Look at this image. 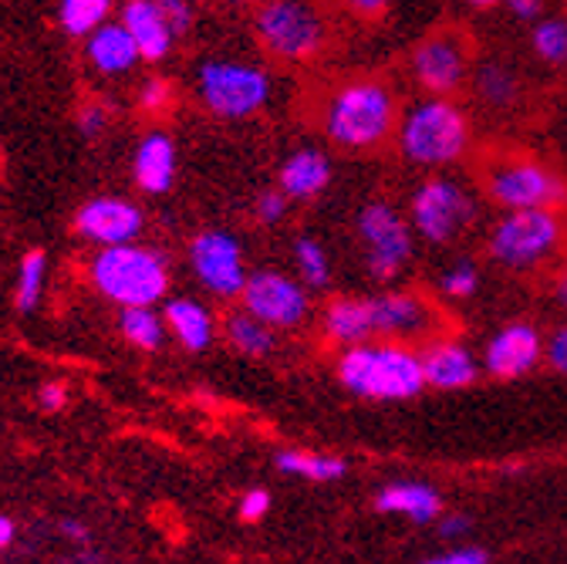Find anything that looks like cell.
I'll return each mask as SVG.
<instances>
[{
	"label": "cell",
	"mask_w": 567,
	"mask_h": 564,
	"mask_svg": "<svg viewBox=\"0 0 567 564\" xmlns=\"http://www.w3.org/2000/svg\"><path fill=\"white\" fill-rule=\"evenodd\" d=\"M338 379L351 396L382 402L412 399L425 389L422 356L399 338H369L359 345H348L344 356L338 359Z\"/></svg>",
	"instance_id": "6da1fadb"
},
{
	"label": "cell",
	"mask_w": 567,
	"mask_h": 564,
	"mask_svg": "<svg viewBox=\"0 0 567 564\" xmlns=\"http://www.w3.org/2000/svg\"><path fill=\"white\" fill-rule=\"evenodd\" d=\"M92 285L102 298L135 308V305H156L169 291V267L166 260L135 244H112L102 247L92 260Z\"/></svg>",
	"instance_id": "7a4b0ae2"
},
{
	"label": "cell",
	"mask_w": 567,
	"mask_h": 564,
	"mask_svg": "<svg viewBox=\"0 0 567 564\" xmlns=\"http://www.w3.org/2000/svg\"><path fill=\"white\" fill-rule=\"evenodd\" d=\"M395 125V95L382 82H351L324 105V132L341 150H372Z\"/></svg>",
	"instance_id": "3957f363"
},
{
	"label": "cell",
	"mask_w": 567,
	"mask_h": 564,
	"mask_svg": "<svg viewBox=\"0 0 567 564\" xmlns=\"http://www.w3.org/2000/svg\"><path fill=\"white\" fill-rule=\"evenodd\" d=\"M470 122L460 105L433 95L415 102L399 122V150L409 163L419 166H450L466 153Z\"/></svg>",
	"instance_id": "277c9868"
},
{
	"label": "cell",
	"mask_w": 567,
	"mask_h": 564,
	"mask_svg": "<svg viewBox=\"0 0 567 564\" xmlns=\"http://www.w3.org/2000/svg\"><path fill=\"white\" fill-rule=\"evenodd\" d=\"M203 105L220 119H247L270 99V79L257 64L244 61H206L196 75Z\"/></svg>",
	"instance_id": "5b68a950"
},
{
	"label": "cell",
	"mask_w": 567,
	"mask_h": 564,
	"mask_svg": "<svg viewBox=\"0 0 567 564\" xmlns=\"http://www.w3.org/2000/svg\"><path fill=\"white\" fill-rule=\"evenodd\" d=\"M476 221V199L453 180H425L412 193L409 224L430 244H450Z\"/></svg>",
	"instance_id": "8992f818"
},
{
	"label": "cell",
	"mask_w": 567,
	"mask_h": 564,
	"mask_svg": "<svg viewBox=\"0 0 567 564\" xmlns=\"http://www.w3.org/2000/svg\"><path fill=\"white\" fill-rule=\"evenodd\" d=\"M412 224L402 221V214L385 203V199H375V203H365L359 209V237L365 244V267H369V277L375 280H395L412 254H415V244H412Z\"/></svg>",
	"instance_id": "52a82bcc"
},
{
	"label": "cell",
	"mask_w": 567,
	"mask_h": 564,
	"mask_svg": "<svg viewBox=\"0 0 567 564\" xmlns=\"http://www.w3.org/2000/svg\"><path fill=\"white\" fill-rule=\"evenodd\" d=\"M257 38L284 61H308L324 44V24L308 0H267L257 14Z\"/></svg>",
	"instance_id": "ba28073f"
},
{
	"label": "cell",
	"mask_w": 567,
	"mask_h": 564,
	"mask_svg": "<svg viewBox=\"0 0 567 564\" xmlns=\"http://www.w3.org/2000/svg\"><path fill=\"white\" fill-rule=\"evenodd\" d=\"M560 240V224L547 206L530 209H511V214L493 227L489 234V254L504 267H534L554 254Z\"/></svg>",
	"instance_id": "9c48e42d"
},
{
	"label": "cell",
	"mask_w": 567,
	"mask_h": 564,
	"mask_svg": "<svg viewBox=\"0 0 567 564\" xmlns=\"http://www.w3.org/2000/svg\"><path fill=\"white\" fill-rule=\"evenodd\" d=\"M189 264L199 285L217 298H240L247 285L244 247L227 230H206L189 244Z\"/></svg>",
	"instance_id": "30bf717a"
},
{
	"label": "cell",
	"mask_w": 567,
	"mask_h": 564,
	"mask_svg": "<svg viewBox=\"0 0 567 564\" xmlns=\"http://www.w3.org/2000/svg\"><path fill=\"white\" fill-rule=\"evenodd\" d=\"M244 308L250 315H257L260 321H267L274 331H288L298 328L308 318V295L298 280H291L280 270H254L247 277V285L240 291Z\"/></svg>",
	"instance_id": "8fae6325"
},
{
	"label": "cell",
	"mask_w": 567,
	"mask_h": 564,
	"mask_svg": "<svg viewBox=\"0 0 567 564\" xmlns=\"http://www.w3.org/2000/svg\"><path fill=\"white\" fill-rule=\"evenodd\" d=\"M486 189L489 196L507 206V209H530V206H557L564 199V186L560 180L527 160H511L493 166L486 176Z\"/></svg>",
	"instance_id": "7c38bea8"
},
{
	"label": "cell",
	"mask_w": 567,
	"mask_h": 564,
	"mask_svg": "<svg viewBox=\"0 0 567 564\" xmlns=\"http://www.w3.org/2000/svg\"><path fill=\"white\" fill-rule=\"evenodd\" d=\"M470 54L466 44L453 34L422 41L412 54V75L430 95H450L466 82Z\"/></svg>",
	"instance_id": "4fadbf2b"
},
{
	"label": "cell",
	"mask_w": 567,
	"mask_h": 564,
	"mask_svg": "<svg viewBox=\"0 0 567 564\" xmlns=\"http://www.w3.org/2000/svg\"><path fill=\"white\" fill-rule=\"evenodd\" d=\"M75 230L102 247L132 244L142 234V209L118 196H99L89 199L75 214Z\"/></svg>",
	"instance_id": "5bb4252c"
},
{
	"label": "cell",
	"mask_w": 567,
	"mask_h": 564,
	"mask_svg": "<svg viewBox=\"0 0 567 564\" xmlns=\"http://www.w3.org/2000/svg\"><path fill=\"white\" fill-rule=\"evenodd\" d=\"M540 356H544V341L537 328L527 321H514L489 338L483 366L496 379H517V376H527L540 362Z\"/></svg>",
	"instance_id": "9a60e30c"
},
{
	"label": "cell",
	"mask_w": 567,
	"mask_h": 564,
	"mask_svg": "<svg viewBox=\"0 0 567 564\" xmlns=\"http://www.w3.org/2000/svg\"><path fill=\"white\" fill-rule=\"evenodd\" d=\"M375 338H415L433 328V308L412 291H382L369 298Z\"/></svg>",
	"instance_id": "2e32d148"
},
{
	"label": "cell",
	"mask_w": 567,
	"mask_h": 564,
	"mask_svg": "<svg viewBox=\"0 0 567 564\" xmlns=\"http://www.w3.org/2000/svg\"><path fill=\"white\" fill-rule=\"evenodd\" d=\"M122 24L135 38L142 61H163L173 51L176 31L156 0H128L122 8Z\"/></svg>",
	"instance_id": "e0dca14e"
},
{
	"label": "cell",
	"mask_w": 567,
	"mask_h": 564,
	"mask_svg": "<svg viewBox=\"0 0 567 564\" xmlns=\"http://www.w3.org/2000/svg\"><path fill=\"white\" fill-rule=\"evenodd\" d=\"M422 372H425V386L453 392V389H466L476 382L480 362L460 341H436L422 351Z\"/></svg>",
	"instance_id": "ac0fdd59"
},
{
	"label": "cell",
	"mask_w": 567,
	"mask_h": 564,
	"mask_svg": "<svg viewBox=\"0 0 567 564\" xmlns=\"http://www.w3.org/2000/svg\"><path fill=\"white\" fill-rule=\"evenodd\" d=\"M132 176L142 193H166L176 180V146L166 132H150L132 160Z\"/></svg>",
	"instance_id": "d6986e66"
},
{
	"label": "cell",
	"mask_w": 567,
	"mask_h": 564,
	"mask_svg": "<svg viewBox=\"0 0 567 564\" xmlns=\"http://www.w3.org/2000/svg\"><path fill=\"white\" fill-rule=\"evenodd\" d=\"M375 507L382 514L409 517L412 524H433L443 514V501H440L436 486L415 483V480H399V483H389L385 490H379Z\"/></svg>",
	"instance_id": "ffe728a7"
},
{
	"label": "cell",
	"mask_w": 567,
	"mask_h": 564,
	"mask_svg": "<svg viewBox=\"0 0 567 564\" xmlns=\"http://www.w3.org/2000/svg\"><path fill=\"white\" fill-rule=\"evenodd\" d=\"M138 58H142L138 54V44H135V38L128 34V28L122 21L118 24H109L105 21L99 31L89 34V61H92L95 72H102L109 79L132 72Z\"/></svg>",
	"instance_id": "44dd1931"
},
{
	"label": "cell",
	"mask_w": 567,
	"mask_h": 564,
	"mask_svg": "<svg viewBox=\"0 0 567 564\" xmlns=\"http://www.w3.org/2000/svg\"><path fill=\"white\" fill-rule=\"evenodd\" d=\"M331 183V160L321 150H298L280 166V189L288 199H315Z\"/></svg>",
	"instance_id": "7402d4cb"
},
{
	"label": "cell",
	"mask_w": 567,
	"mask_h": 564,
	"mask_svg": "<svg viewBox=\"0 0 567 564\" xmlns=\"http://www.w3.org/2000/svg\"><path fill=\"white\" fill-rule=\"evenodd\" d=\"M324 331H328L331 341H338L344 348L375 338L369 298H338V301H331L328 311H324Z\"/></svg>",
	"instance_id": "603a6c76"
},
{
	"label": "cell",
	"mask_w": 567,
	"mask_h": 564,
	"mask_svg": "<svg viewBox=\"0 0 567 564\" xmlns=\"http://www.w3.org/2000/svg\"><path fill=\"white\" fill-rule=\"evenodd\" d=\"M166 328L176 335V341L186 351H203L213 341V318L203 305L189 301V298H173L166 305Z\"/></svg>",
	"instance_id": "cb8c5ba5"
},
{
	"label": "cell",
	"mask_w": 567,
	"mask_h": 564,
	"mask_svg": "<svg viewBox=\"0 0 567 564\" xmlns=\"http://www.w3.org/2000/svg\"><path fill=\"white\" fill-rule=\"evenodd\" d=\"M224 335H227V341H230V348L237 351V356H247V359H264L277 345L274 328L267 321H260L257 315H250L247 308L227 315Z\"/></svg>",
	"instance_id": "d4e9b609"
},
{
	"label": "cell",
	"mask_w": 567,
	"mask_h": 564,
	"mask_svg": "<svg viewBox=\"0 0 567 564\" xmlns=\"http://www.w3.org/2000/svg\"><path fill=\"white\" fill-rule=\"evenodd\" d=\"M473 85H476L480 102H486L489 109H511L520 95L517 75L501 61H483L473 75Z\"/></svg>",
	"instance_id": "484cf974"
},
{
	"label": "cell",
	"mask_w": 567,
	"mask_h": 564,
	"mask_svg": "<svg viewBox=\"0 0 567 564\" xmlns=\"http://www.w3.org/2000/svg\"><path fill=\"white\" fill-rule=\"evenodd\" d=\"M277 470L288 476H305L315 483H331L344 476V460L328 457V453H308V450H284L277 453Z\"/></svg>",
	"instance_id": "4316f807"
},
{
	"label": "cell",
	"mask_w": 567,
	"mask_h": 564,
	"mask_svg": "<svg viewBox=\"0 0 567 564\" xmlns=\"http://www.w3.org/2000/svg\"><path fill=\"white\" fill-rule=\"evenodd\" d=\"M109 14H112V0H61L58 8V21L71 38H89L109 21Z\"/></svg>",
	"instance_id": "83f0119b"
},
{
	"label": "cell",
	"mask_w": 567,
	"mask_h": 564,
	"mask_svg": "<svg viewBox=\"0 0 567 564\" xmlns=\"http://www.w3.org/2000/svg\"><path fill=\"white\" fill-rule=\"evenodd\" d=\"M122 335L135 345V348H142V351H156L159 345H163V335H166V328H163V318L153 311V305H135V308H122Z\"/></svg>",
	"instance_id": "f1b7e54d"
},
{
	"label": "cell",
	"mask_w": 567,
	"mask_h": 564,
	"mask_svg": "<svg viewBox=\"0 0 567 564\" xmlns=\"http://www.w3.org/2000/svg\"><path fill=\"white\" fill-rule=\"evenodd\" d=\"M295 264H298L301 280L311 288H324L331 280V257L315 237H298L295 240Z\"/></svg>",
	"instance_id": "f546056e"
},
{
	"label": "cell",
	"mask_w": 567,
	"mask_h": 564,
	"mask_svg": "<svg viewBox=\"0 0 567 564\" xmlns=\"http://www.w3.org/2000/svg\"><path fill=\"white\" fill-rule=\"evenodd\" d=\"M44 274H48V260L41 250H31L21 267H18V308L21 311H34L41 301V288H44Z\"/></svg>",
	"instance_id": "4dcf8cb0"
},
{
	"label": "cell",
	"mask_w": 567,
	"mask_h": 564,
	"mask_svg": "<svg viewBox=\"0 0 567 564\" xmlns=\"http://www.w3.org/2000/svg\"><path fill=\"white\" fill-rule=\"evenodd\" d=\"M534 51L547 64H567V21H540L534 28Z\"/></svg>",
	"instance_id": "1f68e13d"
},
{
	"label": "cell",
	"mask_w": 567,
	"mask_h": 564,
	"mask_svg": "<svg viewBox=\"0 0 567 564\" xmlns=\"http://www.w3.org/2000/svg\"><path fill=\"white\" fill-rule=\"evenodd\" d=\"M440 288H443L446 298H456V301L476 295V288H480V270H476V264H473V260H456V264H450V267L443 270V277H440Z\"/></svg>",
	"instance_id": "d6a6232c"
},
{
	"label": "cell",
	"mask_w": 567,
	"mask_h": 564,
	"mask_svg": "<svg viewBox=\"0 0 567 564\" xmlns=\"http://www.w3.org/2000/svg\"><path fill=\"white\" fill-rule=\"evenodd\" d=\"M284 217H288V193H277V189H270V193H260V199H257V221L260 224H280Z\"/></svg>",
	"instance_id": "836d02e7"
},
{
	"label": "cell",
	"mask_w": 567,
	"mask_h": 564,
	"mask_svg": "<svg viewBox=\"0 0 567 564\" xmlns=\"http://www.w3.org/2000/svg\"><path fill=\"white\" fill-rule=\"evenodd\" d=\"M433 564H486L489 561V551H483V547H473V544H456V547H450V551H440V554H433L430 557Z\"/></svg>",
	"instance_id": "e575fe53"
},
{
	"label": "cell",
	"mask_w": 567,
	"mask_h": 564,
	"mask_svg": "<svg viewBox=\"0 0 567 564\" xmlns=\"http://www.w3.org/2000/svg\"><path fill=\"white\" fill-rule=\"evenodd\" d=\"M267 511H270V493L260 490V486L247 490L244 498H240V507H237L240 521H247V524H257Z\"/></svg>",
	"instance_id": "d590c367"
},
{
	"label": "cell",
	"mask_w": 567,
	"mask_h": 564,
	"mask_svg": "<svg viewBox=\"0 0 567 564\" xmlns=\"http://www.w3.org/2000/svg\"><path fill=\"white\" fill-rule=\"evenodd\" d=\"M544 359L550 362L554 372L567 376V325H560V328L547 338V345H544Z\"/></svg>",
	"instance_id": "8d00e7d4"
},
{
	"label": "cell",
	"mask_w": 567,
	"mask_h": 564,
	"mask_svg": "<svg viewBox=\"0 0 567 564\" xmlns=\"http://www.w3.org/2000/svg\"><path fill=\"white\" fill-rule=\"evenodd\" d=\"M169 82L163 79H150L146 85H142V95H138V105L146 109V112H163L169 105Z\"/></svg>",
	"instance_id": "74e56055"
},
{
	"label": "cell",
	"mask_w": 567,
	"mask_h": 564,
	"mask_svg": "<svg viewBox=\"0 0 567 564\" xmlns=\"http://www.w3.org/2000/svg\"><path fill=\"white\" fill-rule=\"evenodd\" d=\"M470 531H473V521L466 514H446V517L440 514L436 517V534L450 544H460Z\"/></svg>",
	"instance_id": "f35d334b"
},
{
	"label": "cell",
	"mask_w": 567,
	"mask_h": 564,
	"mask_svg": "<svg viewBox=\"0 0 567 564\" xmlns=\"http://www.w3.org/2000/svg\"><path fill=\"white\" fill-rule=\"evenodd\" d=\"M156 4L163 8V14L169 18L176 34L189 31V24H193V0H156Z\"/></svg>",
	"instance_id": "ab89813d"
},
{
	"label": "cell",
	"mask_w": 567,
	"mask_h": 564,
	"mask_svg": "<svg viewBox=\"0 0 567 564\" xmlns=\"http://www.w3.org/2000/svg\"><path fill=\"white\" fill-rule=\"evenodd\" d=\"M109 125V115L99 109V105H85L82 109V115H79V129L89 135V139H95V135H102V129Z\"/></svg>",
	"instance_id": "60d3db41"
},
{
	"label": "cell",
	"mask_w": 567,
	"mask_h": 564,
	"mask_svg": "<svg viewBox=\"0 0 567 564\" xmlns=\"http://www.w3.org/2000/svg\"><path fill=\"white\" fill-rule=\"evenodd\" d=\"M38 402H41V409L58 412V409H64L68 392H64V386H61V382H44V386H41V392H38Z\"/></svg>",
	"instance_id": "b9f144b4"
},
{
	"label": "cell",
	"mask_w": 567,
	"mask_h": 564,
	"mask_svg": "<svg viewBox=\"0 0 567 564\" xmlns=\"http://www.w3.org/2000/svg\"><path fill=\"white\" fill-rule=\"evenodd\" d=\"M507 11L520 21H534L544 11V0H507Z\"/></svg>",
	"instance_id": "7bdbcfd3"
},
{
	"label": "cell",
	"mask_w": 567,
	"mask_h": 564,
	"mask_svg": "<svg viewBox=\"0 0 567 564\" xmlns=\"http://www.w3.org/2000/svg\"><path fill=\"white\" fill-rule=\"evenodd\" d=\"M389 4H392V0H348V8L354 14H362V18H379Z\"/></svg>",
	"instance_id": "ee69618b"
},
{
	"label": "cell",
	"mask_w": 567,
	"mask_h": 564,
	"mask_svg": "<svg viewBox=\"0 0 567 564\" xmlns=\"http://www.w3.org/2000/svg\"><path fill=\"white\" fill-rule=\"evenodd\" d=\"M61 534H64V537H71L75 544H85V541H89V531H85L79 521H61Z\"/></svg>",
	"instance_id": "f6af8a7d"
},
{
	"label": "cell",
	"mask_w": 567,
	"mask_h": 564,
	"mask_svg": "<svg viewBox=\"0 0 567 564\" xmlns=\"http://www.w3.org/2000/svg\"><path fill=\"white\" fill-rule=\"evenodd\" d=\"M14 544V521L0 514V551Z\"/></svg>",
	"instance_id": "bcb514c9"
},
{
	"label": "cell",
	"mask_w": 567,
	"mask_h": 564,
	"mask_svg": "<svg viewBox=\"0 0 567 564\" xmlns=\"http://www.w3.org/2000/svg\"><path fill=\"white\" fill-rule=\"evenodd\" d=\"M554 298H557V305H564V308H567V274H560V277H557Z\"/></svg>",
	"instance_id": "7dc6e473"
},
{
	"label": "cell",
	"mask_w": 567,
	"mask_h": 564,
	"mask_svg": "<svg viewBox=\"0 0 567 564\" xmlns=\"http://www.w3.org/2000/svg\"><path fill=\"white\" fill-rule=\"evenodd\" d=\"M466 4H473V8H493L496 0H466Z\"/></svg>",
	"instance_id": "c3c4849f"
},
{
	"label": "cell",
	"mask_w": 567,
	"mask_h": 564,
	"mask_svg": "<svg viewBox=\"0 0 567 564\" xmlns=\"http://www.w3.org/2000/svg\"><path fill=\"white\" fill-rule=\"evenodd\" d=\"M237 4H260V0H237Z\"/></svg>",
	"instance_id": "681fc988"
}]
</instances>
